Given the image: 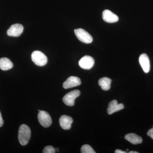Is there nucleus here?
Masks as SVG:
<instances>
[{
    "label": "nucleus",
    "instance_id": "nucleus-13",
    "mask_svg": "<svg viewBox=\"0 0 153 153\" xmlns=\"http://www.w3.org/2000/svg\"><path fill=\"white\" fill-rule=\"evenodd\" d=\"M125 138L130 143L134 145H137L141 143L143 139L141 137L137 135L136 134L130 133L127 134L125 136Z\"/></svg>",
    "mask_w": 153,
    "mask_h": 153
},
{
    "label": "nucleus",
    "instance_id": "nucleus-2",
    "mask_svg": "<svg viewBox=\"0 0 153 153\" xmlns=\"http://www.w3.org/2000/svg\"><path fill=\"white\" fill-rule=\"evenodd\" d=\"M31 58L34 63L39 66H45L48 61L47 56L43 52L39 51H34L32 53Z\"/></svg>",
    "mask_w": 153,
    "mask_h": 153
},
{
    "label": "nucleus",
    "instance_id": "nucleus-11",
    "mask_svg": "<svg viewBox=\"0 0 153 153\" xmlns=\"http://www.w3.org/2000/svg\"><path fill=\"white\" fill-rule=\"evenodd\" d=\"M124 108L123 104L122 103H118L115 100L111 101L108 104L107 108V112L108 114H111L117 111H119L123 109Z\"/></svg>",
    "mask_w": 153,
    "mask_h": 153
},
{
    "label": "nucleus",
    "instance_id": "nucleus-14",
    "mask_svg": "<svg viewBox=\"0 0 153 153\" xmlns=\"http://www.w3.org/2000/svg\"><path fill=\"white\" fill-rule=\"evenodd\" d=\"M13 66V64L10 59L7 57H3L0 59V68L3 71L10 69Z\"/></svg>",
    "mask_w": 153,
    "mask_h": 153
},
{
    "label": "nucleus",
    "instance_id": "nucleus-18",
    "mask_svg": "<svg viewBox=\"0 0 153 153\" xmlns=\"http://www.w3.org/2000/svg\"><path fill=\"white\" fill-rule=\"evenodd\" d=\"M147 135L149 136L153 139V128L150 129L148 131Z\"/></svg>",
    "mask_w": 153,
    "mask_h": 153
},
{
    "label": "nucleus",
    "instance_id": "nucleus-17",
    "mask_svg": "<svg viewBox=\"0 0 153 153\" xmlns=\"http://www.w3.org/2000/svg\"><path fill=\"white\" fill-rule=\"evenodd\" d=\"M43 153H55V149L52 146H47L44 148V149L43 150Z\"/></svg>",
    "mask_w": 153,
    "mask_h": 153
},
{
    "label": "nucleus",
    "instance_id": "nucleus-1",
    "mask_svg": "<svg viewBox=\"0 0 153 153\" xmlns=\"http://www.w3.org/2000/svg\"><path fill=\"white\" fill-rule=\"evenodd\" d=\"M31 137V130L28 126L22 124L19 127V143L22 146H25L29 142Z\"/></svg>",
    "mask_w": 153,
    "mask_h": 153
},
{
    "label": "nucleus",
    "instance_id": "nucleus-19",
    "mask_svg": "<svg viewBox=\"0 0 153 153\" xmlns=\"http://www.w3.org/2000/svg\"><path fill=\"white\" fill-rule=\"evenodd\" d=\"M3 124H4V120H3L1 114V112H0V127L2 126Z\"/></svg>",
    "mask_w": 153,
    "mask_h": 153
},
{
    "label": "nucleus",
    "instance_id": "nucleus-5",
    "mask_svg": "<svg viewBox=\"0 0 153 153\" xmlns=\"http://www.w3.org/2000/svg\"><path fill=\"white\" fill-rule=\"evenodd\" d=\"M38 118L39 123L44 127H49L52 124V119L50 115L47 111H39Z\"/></svg>",
    "mask_w": 153,
    "mask_h": 153
},
{
    "label": "nucleus",
    "instance_id": "nucleus-10",
    "mask_svg": "<svg viewBox=\"0 0 153 153\" xmlns=\"http://www.w3.org/2000/svg\"><path fill=\"white\" fill-rule=\"evenodd\" d=\"M102 19L105 22L108 23H114L117 22L118 17L109 10H105L102 13Z\"/></svg>",
    "mask_w": 153,
    "mask_h": 153
},
{
    "label": "nucleus",
    "instance_id": "nucleus-6",
    "mask_svg": "<svg viewBox=\"0 0 153 153\" xmlns=\"http://www.w3.org/2000/svg\"><path fill=\"white\" fill-rule=\"evenodd\" d=\"M94 60L93 57L88 55L84 56L79 61V65L81 68L84 69H90L94 65Z\"/></svg>",
    "mask_w": 153,
    "mask_h": 153
},
{
    "label": "nucleus",
    "instance_id": "nucleus-21",
    "mask_svg": "<svg viewBox=\"0 0 153 153\" xmlns=\"http://www.w3.org/2000/svg\"><path fill=\"white\" fill-rule=\"evenodd\" d=\"M129 153H138V152H135V151H131L129 152Z\"/></svg>",
    "mask_w": 153,
    "mask_h": 153
},
{
    "label": "nucleus",
    "instance_id": "nucleus-22",
    "mask_svg": "<svg viewBox=\"0 0 153 153\" xmlns=\"http://www.w3.org/2000/svg\"><path fill=\"white\" fill-rule=\"evenodd\" d=\"M55 152H58V151H59V150H58V149H57V148H55Z\"/></svg>",
    "mask_w": 153,
    "mask_h": 153
},
{
    "label": "nucleus",
    "instance_id": "nucleus-7",
    "mask_svg": "<svg viewBox=\"0 0 153 153\" xmlns=\"http://www.w3.org/2000/svg\"><path fill=\"white\" fill-rule=\"evenodd\" d=\"M24 27L21 24L12 25L7 31V34L9 36L19 37L23 33Z\"/></svg>",
    "mask_w": 153,
    "mask_h": 153
},
{
    "label": "nucleus",
    "instance_id": "nucleus-3",
    "mask_svg": "<svg viewBox=\"0 0 153 153\" xmlns=\"http://www.w3.org/2000/svg\"><path fill=\"white\" fill-rule=\"evenodd\" d=\"M74 33L77 38L82 43L90 44L93 41V38L85 30L81 28L74 30Z\"/></svg>",
    "mask_w": 153,
    "mask_h": 153
},
{
    "label": "nucleus",
    "instance_id": "nucleus-20",
    "mask_svg": "<svg viewBox=\"0 0 153 153\" xmlns=\"http://www.w3.org/2000/svg\"><path fill=\"white\" fill-rule=\"evenodd\" d=\"M115 153H127L126 152L123 151L120 149H117L115 151Z\"/></svg>",
    "mask_w": 153,
    "mask_h": 153
},
{
    "label": "nucleus",
    "instance_id": "nucleus-16",
    "mask_svg": "<svg viewBox=\"0 0 153 153\" xmlns=\"http://www.w3.org/2000/svg\"><path fill=\"white\" fill-rule=\"evenodd\" d=\"M81 152L82 153H96L89 145L85 144L83 145L81 148Z\"/></svg>",
    "mask_w": 153,
    "mask_h": 153
},
{
    "label": "nucleus",
    "instance_id": "nucleus-4",
    "mask_svg": "<svg viewBox=\"0 0 153 153\" xmlns=\"http://www.w3.org/2000/svg\"><path fill=\"white\" fill-rule=\"evenodd\" d=\"M80 92L79 90H75L66 94L63 97V101L66 105L72 106L74 105L75 99L80 95Z\"/></svg>",
    "mask_w": 153,
    "mask_h": 153
},
{
    "label": "nucleus",
    "instance_id": "nucleus-12",
    "mask_svg": "<svg viewBox=\"0 0 153 153\" xmlns=\"http://www.w3.org/2000/svg\"><path fill=\"white\" fill-rule=\"evenodd\" d=\"M73 119L71 117L63 115L59 119V123L61 127L64 130H68L71 128Z\"/></svg>",
    "mask_w": 153,
    "mask_h": 153
},
{
    "label": "nucleus",
    "instance_id": "nucleus-23",
    "mask_svg": "<svg viewBox=\"0 0 153 153\" xmlns=\"http://www.w3.org/2000/svg\"><path fill=\"white\" fill-rule=\"evenodd\" d=\"M127 151H128V149H127Z\"/></svg>",
    "mask_w": 153,
    "mask_h": 153
},
{
    "label": "nucleus",
    "instance_id": "nucleus-8",
    "mask_svg": "<svg viewBox=\"0 0 153 153\" xmlns=\"http://www.w3.org/2000/svg\"><path fill=\"white\" fill-rule=\"evenodd\" d=\"M81 80L77 76H71L63 83V87L65 89L76 87L81 84Z\"/></svg>",
    "mask_w": 153,
    "mask_h": 153
},
{
    "label": "nucleus",
    "instance_id": "nucleus-15",
    "mask_svg": "<svg viewBox=\"0 0 153 153\" xmlns=\"http://www.w3.org/2000/svg\"><path fill=\"white\" fill-rule=\"evenodd\" d=\"M111 82V79L108 77H104L100 78L99 80L98 84L102 90L108 91L110 88Z\"/></svg>",
    "mask_w": 153,
    "mask_h": 153
},
{
    "label": "nucleus",
    "instance_id": "nucleus-9",
    "mask_svg": "<svg viewBox=\"0 0 153 153\" xmlns=\"http://www.w3.org/2000/svg\"><path fill=\"white\" fill-rule=\"evenodd\" d=\"M139 62L145 73L149 72L150 70V63L148 55L144 53L140 55Z\"/></svg>",
    "mask_w": 153,
    "mask_h": 153
}]
</instances>
